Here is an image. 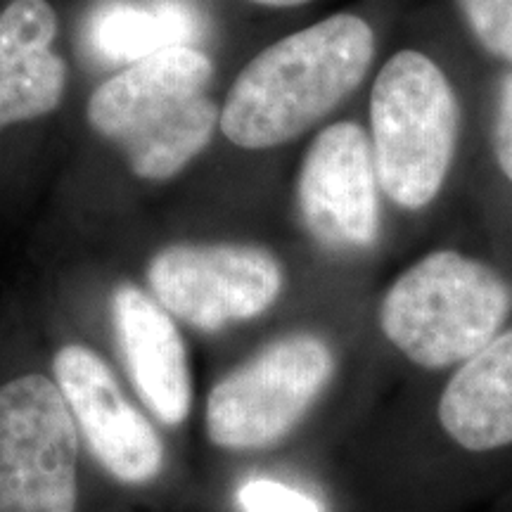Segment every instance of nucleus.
<instances>
[{
    "instance_id": "obj_1",
    "label": "nucleus",
    "mask_w": 512,
    "mask_h": 512,
    "mask_svg": "<svg viewBox=\"0 0 512 512\" xmlns=\"http://www.w3.org/2000/svg\"><path fill=\"white\" fill-rule=\"evenodd\" d=\"M375 31L339 12L268 46L242 69L221 110V131L245 150H268L323 121L366 81Z\"/></svg>"
},
{
    "instance_id": "obj_2",
    "label": "nucleus",
    "mask_w": 512,
    "mask_h": 512,
    "mask_svg": "<svg viewBox=\"0 0 512 512\" xmlns=\"http://www.w3.org/2000/svg\"><path fill=\"white\" fill-rule=\"evenodd\" d=\"M382 337L425 373L446 375L512 325V280L463 249H434L384 292Z\"/></svg>"
},
{
    "instance_id": "obj_3",
    "label": "nucleus",
    "mask_w": 512,
    "mask_h": 512,
    "mask_svg": "<svg viewBox=\"0 0 512 512\" xmlns=\"http://www.w3.org/2000/svg\"><path fill=\"white\" fill-rule=\"evenodd\" d=\"M211 74L200 50H162L102 83L88 102V121L121 147L133 174L169 181L209 145L221 119L204 95Z\"/></svg>"
},
{
    "instance_id": "obj_4",
    "label": "nucleus",
    "mask_w": 512,
    "mask_h": 512,
    "mask_svg": "<svg viewBox=\"0 0 512 512\" xmlns=\"http://www.w3.org/2000/svg\"><path fill=\"white\" fill-rule=\"evenodd\" d=\"M368 117L382 195L406 211L437 202L463 133V105L446 69L422 50L394 53L375 76Z\"/></svg>"
},
{
    "instance_id": "obj_5",
    "label": "nucleus",
    "mask_w": 512,
    "mask_h": 512,
    "mask_svg": "<svg viewBox=\"0 0 512 512\" xmlns=\"http://www.w3.org/2000/svg\"><path fill=\"white\" fill-rule=\"evenodd\" d=\"M432 403L444 510H484L512 494V325L441 375Z\"/></svg>"
},
{
    "instance_id": "obj_6",
    "label": "nucleus",
    "mask_w": 512,
    "mask_h": 512,
    "mask_svg": "<svg viewBox=\"0 0 512 512\" xmlns=\"http://www.w3.org/2000/svg\"><path fill=\"white\" fill-rule=\"evenodd\" d=\"M337 375V354L313 332L280 337L214 384L207 434L226 451L275 446L302 425Z\"/></svg>"
},
{
    "instance_id": "obj_7",
    "label": "nucleus",
    "mask_w": 512,
    "mask_h": 512,
    "mask_svg": "<svg viewBox=\"0 0 512 512\" xmlns=\"http://www.w3.org/2000/svg\"><path fill=\"white\" fill-rule=\"evenodd\" d=\"M79 427L55 380L0 387V512H76Z\"/></svg>"
},
{
    "instance_id": "obj_8",
    "label": "nucleus",
    "mask_w": 512,
    "mask_h": 512,
    "mask_svg": "<svg viewBox=\"0 0 512 512\" xmlns=\"http://www.w3.org/2000/svg\"><path fill=\"white\" fill-rule=\"evenodd\" d=\"M159 306L200 330H221L271 309L283 292V266L247 245H174L147 268Z\"/></svg>"
},
{
    "instance_id": "obj_9",
    "label": "nucleus",
    "mask_w": 512,
    "mask_h": 512,
    "mask_svg": "<svg viewBox=\"0 0 512 512\" xmlns=\"http://www.w3.org/2000/svg\"><path fill=\"white\" fill-rule=\"evenodd\" d=\"M380 181L368 131L337 121L306 150L297 207L311 238L339 254L366 252L380 240Z\"/></svg>"
},
{
    "instance_id": "obj_10",
    "label": "nucleus",
    "mask_w": 512,
    "mask_h": 512,
    "mask_svg": "<svg viewBox=\"0 0 512 512\" xmlns=\"http://www.w3.org/2000/svg\"><path fill=\"white\" fill-rule=\"evenodd\" d=\"M53 375L95 460L124 484H147L164 467V444L143 413L121 394L107 363L93 349L67 344Z\"/></svg>"
},
{
    "instance_id": "obj_11",
    "label": "nucleus",
    "mask_w": 512,
    "mask_h": 512,
    "mask_svg": "<svg viewBox=\"0 0 512 512\" xmlns=\"http://www.w3.org/2000/svg\"><path fill=\"white\" fill-rule=\"evenodd\" d=\"M112 316L124 366L140 399L164 425H181L190 413L192 382L176 323L157 299L133 285L117 287Z\"/></svg>"
},
{
    "instance_id": "obj_12",
    "label": "nucleus",
    "mask_w": 512,
    "mask_h": 512,
    "mask_svg": "<svg viewBox=\"0 0 512 512\" xmlns=\"http://www.w3.org/2000/svg\"><path fill=\"white\" fill-rule=\"evenodd\" d=\"M57 17L46 0H12L0 12V128L57 110L67 67L53 53Z\"/></svg>"
},
{
    "instance_id": "obj_13",
    "label": "nucleus",
    "mask_w": 512,
    "mask_h": 512,
    "mask_svg": "<svg viewBox=\"0 0 512 512\" xmlns=\"http://www.w3.org/2000/svg\"><path fill=\"white\" fill-rule=\"evenodd\" d=\"M195 36L190 10L171 0L152 5H110L93 17L88 31V41L100 57L131 64L162 50L188 46Z\"/></svg>"
},
{
    "instance_id": "obj_14",
    "label": "nucleus",
    "mask_w": 512,
    "mask_h": 512,
    "mask_svg": "<svg viewBox=\"0 0 512 512\" xmlns=\"http://www.w3.org/2000/svg\"><path fill=\"white\" fill-rule=\"evenodd\" d=\"M467 31L501 69H512V0H453Z\"/></svg>"
},
{
    "instance_id": "obj_15",
    "label": "nucleus",
    "mask_w": 512,
    "mask_h": 512,
    "mask_svg": "<svg viewBox=\"0 0 512 512\" xmlns=\"http://www.w3.org/2000/svg\"><path fill=\"white\" fill-rule=\"evenodd\" d=\"M486 136L496 174L512 192V69H501L491 86Z\"/></svg>"
},
{
    "instance_id": "obj_16",
    "label": "nucleus",
    "mask_w": 512,
    "mask_h": 512,
    "mask_svg": "<svg viewBox=\"0 0 512 512\" xmlns=\"http://www.w3.org/2000/svg\"><path fill=\"white\" fill-rule=\"evenodd\" d=\"M242 512H323L316 498L273 479H249L240 486Z\"/></svg>"
},
{
    "instance_id": "obj_17",
    "label": "nucleus",
    "mask_w": 512,
    "mask_h": 512,
    "mask_svg": "<svg viewBox=\"0 0 512 512\" xmlns=\"http://www.w3.org/2000/svg\"><path fill=\"white\" fill-rule=\"evenodd\" d=\"M252 3L268 5V8H297V5L311 3V0H252Z\"/></svg>"
},
{
    "instance_id": "obj_18",
    "label": "nucleus",
    "mask_w": 512,
    "mask_h": 512,
    "mask_svg": "<svg viewBox=\"0 0 512 512\" xmlns=\"http://www.w3.org/2000/svg\"><path fill=\"white\" fill-rule=\"evenodd\" d=\"M479 512H512V494H510V496H505V498H501V501H496V503L486 505V508H484V510H479Z\"/></svg>"
}]
</instances>
